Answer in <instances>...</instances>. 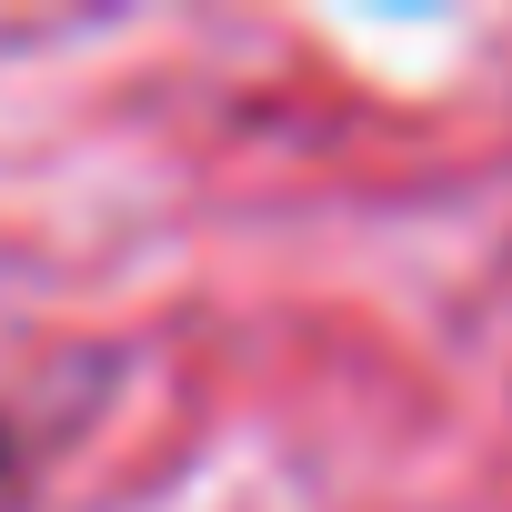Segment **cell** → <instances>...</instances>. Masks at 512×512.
I'll use <instances>...</instances> for the list:
<instances>
[{
  "label": "cell",
  "mask_w": 512,
  "mask_h": 512,
  "mask_svg": "<svg viewBox=\"0 0 512 512\" xmlns=\"http://www.w3.org/2000/svg\"><path fill=\"white\" fill-rule=\"evenodd\" d=\"M0 482H11V432H0Z\"/></svg>",
  "instance_id": "6da1fadb"
}]
</instances>
